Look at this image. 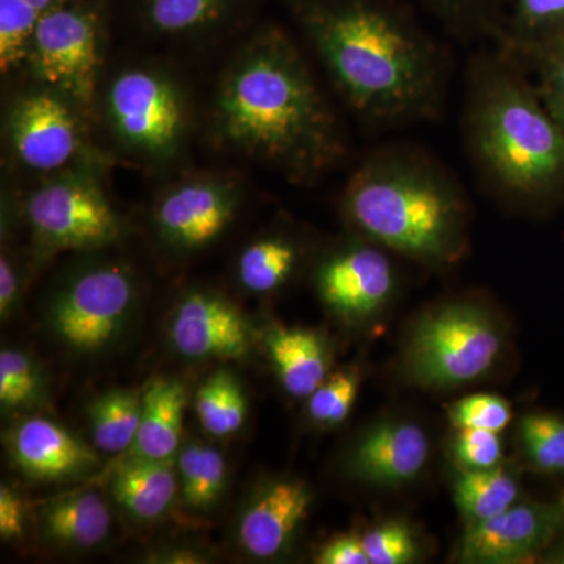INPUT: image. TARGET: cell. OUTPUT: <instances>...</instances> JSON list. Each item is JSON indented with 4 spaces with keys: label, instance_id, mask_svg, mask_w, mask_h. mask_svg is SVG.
<instances>
[{
    "label": "cell",
    "instance_id": "obj_1",
    "mask_svg": "<svg viewBox=\"0 0 564 564\" xmlns=\"http://www.w3.org/2000/svg\"><path fill=\"white\" fill-rule=\"evenodd\" d=\"M214 147L296 185L323 180L347 158L343 122L299 44L259 25L223 66L207 117Z\"/></svg>",
    "mask_w": 564,
    "mask_h": 564
},
{
    "label": "cell",
    "instance_id": "obj_2",
    "mask_svg": "<svg viewBox=\"0 0 564 564\" xmlns=\"http://www.w3.org/2000/svg\"><path fill=\"white\" fill-rule=\"evenodd\" d=\"M358 120L377 128L440 117L447 62L393 0H281Z\"/></svg>",
    "mask_w": 564,
    "mask_h": 564
},
{
    "label": "cell",
    "instance_id": "obj_3",
    "mask_svg": "<svg viewBox=\"0 0 564 564\" xmlns=\"http://www.w3.org/2000/svg\"><path fill=\"white\" fill-rule=\"evenodd\" d=\"M507 52L475 58L463 132L474 165L503 198L536 203L564 188V129Z\"/></svg>",
    "mask_w": 564,
    "mask_h": 564
},
{
    "label": "cell",
    "instance_id": "obj_4",
    "mask_svg": "<svg viewBox=\"0 0 564 564\" xmlns=\"http://www.w3.org/2000/svg\"><path fill=\"white\" fill-rule=\"evenodd\" d=\"M343 210L362 239L432 267L462 258L467 203L458 181L421 151L388 147L356 165Z\"/></svg>",
    "mask_w": 564,
    "mask_h": 564
},
{
    "label": "cell",
    "instance_id": "obj_5",
    "mask_svg": "<svg viewBox=\"0 0 564 564\" xmlns=\"http://www.w3.org/2000/svg\"><path fill=\"white\" fill-rule=\"evenodd\" d=\"M96 121L117 154L148 170L184 158L195 131V106L187 85L169 66L131 62L104 76Z\"/></svg>",
    "mask_w": 564,
    "mask_h": 564
},
{
    "label": "cell",
    "instance_id": "obj_6",
    "mask_svg": "<svg viewBox=\"0 0 564 564\" xmlns=\"http://www.w3.org/2000/svg\"><path fill=\"white\" fill-rule=\"evenodd\" d=\"M107 0H61L36 25L22 69L96 122L104 76Z\"/></svg>",
    "mask_w": 564,
    "mask_h": 564
},
{
    "label": "cell",
    "instance_id": "obj_7",
    "mask_svg": "<svg viewBox=\"0 0 564 564\" xmlns=\"http://www.w3.org/2000/svg\"><path fill=\"white\" fill-rule=\"evenodd\" d=\"M107 162L84 163L41 177L22 202V215L41 252L102 250L122 234L120 214L104 187Z\"/></svg>",
    "mask_w": 564,
    "mask_h": 564
},
{
    "label": "cell",
    "instance_id": "obj_8",
    "mask_svg": "<svg viewBox=\"0 0 564 564\" xmlns=\"http://www.w3.org/2000/svg\"><path fill=\"white\" fill-rule=\"evenodd\" d=\"M91 126L61 91L31 80L6 104L3 144L18 170L41 180L84 163L107 162L93 144Z\"/></svg>",
    "mask_w": 564,
    "mask_h": 564
},
{
    "label": "cell",
    "instance_id": "obj_9",
    "mask_svg": "<svg viewBox=\"0 0 564 564\" xmlns=\"http://www.w3.org/2000/svg\"><path fill=\"white\" fill-rule=\"evenodd\" d=\"M502 348V332L488 311L473 303L445 304L415 325L404 370L422 388H462L484 378Z\"/></svg>",
    "mask_w": 564,
    "mask_h": 564
},
{
    "label": "cell",
    "instance_id": "obj_10",
    "mask_svg": "<svg viewBox=\"0 0 564 564\" xmlns=\"http://www.w3.org/2000/svg\"><path fill=\"white\" fill-rule=\"evenodd\" d=\"M137 302V282L121 262L82 265L58 285L50 304L52 333L70 350L96 352L124 329Z\"/></svg>",
    "mask_w": 564,
    "mask_h": 564
},
{
    "label": "cell",
    "instance_id": "obj_11",
    "mask_svg": "<svg viewBox=\"0 0 564 564\" xmlns=\"http://www.w3.org/2000/svg\"><path fill=\"white\" fill-rule=\"evenodd\" d=\"M242 199V185L232 173L187 174L155 196L152 228L170 250L182 254L206 250L231 228Z\"/></svg>",
    "mask_w": 564,
    "mask_h": 564
},
{
    "label": "cell",
    "instance_id": "obj_12",
    "mask_svg": "<svg viewBox=\"0 0 564 564\" xmlns=\"http://www.w3.org/2000/svg\"><path fill=\"white\" fill-rule=\"evenodd\" d=\"M315 288L334 314L364 321L380 313L392 299L397 273L388 250L361 237L318 262Z\"/></svg>",
    "mask_w": 564,
    "mask_h": 564
},
{
    "label": "cell",
    "instance_id": "obj_13",
    "mask_svg": "<svg viewBox=\"0 0 564 564\" xmlns=\"http://www.w3.org/2000/svg\"><path fill=\"white\" fill-rule=\"evenodd\" d=\"M564 530L563 503H514L503 513L469 522L462 540L464 563L513 564L541 554Z\"/></svg>",
    "mask_w": 564,
    "mask_h": 564
},
{
    "label": "cell",
    "instance_id": "obj_14",
    "mask_svg": "<svg viewBox=\"0 0 564 564\" xmlns=\"http://www.w3.org/2000/svg\"><path fill=\"white\" fill-rule=\"evenodd\" d=\"M174 350L187 359H239L250 351L251 332L242 313L218 293L182 296L170 322Z\"/></svg>",
    "mask_w": 564,
    "mask_h": 564
},
{
    "label": "cell",
    "instance_id": "obj_15",
    "mask_svg": "<svg viewBox=\"0 0 564 564\" xmlns=\"http://www.w3.org/2000/svg\"><path fill=\"white\" fill-rule=\"evenodd\" d=\"M429 434L419 423L392 419L364 434L348 459V473L366 484L399 488L411 484L430 462Z\"/></svg>",
    "mask_w": 564,
    "mask_h": 564
},
{
    "label": "cell",
    "instance_id": "obj_16",
    "mask_svg": "<svg viewBox=\"0 0 564 564\" xmlns=\"http://www.w3.org/2000/svg\"><path fill=\"white\" fill-rule=\"evenodd\" d=\"M313 494L299 480L281 478L252 497L239 522V541L248 555L273 560L291 547L310 514Z\"/></svg>",
    "mask_w": 564,
    "mask_h": 564
},
{
    "label": "cell",
    "instance_id": "obj_17",
    "mask_svg": "<svg viewBox=\"0 0 564 564\" xmlns=\"http://www.w3.org/2000/svg\"><path fill=\"white\" fill-rule=\"evenodd\" d=\"M10 454L33 480L62 481L80 477L98 464L88 445L58 423L29 417L10 433Z\"/></svg>",
    "mask_w": 564,
    "mask_h": 564
},
{
    "label": "cell",
    "instance_id": "obj_18",
    "mask_svg": "<svg viewBox=\"0 0 564 564\" xmlns=\"http://www.w3.org/2000/svg\"><path fill=\"white\" fill-rule=\"evenodd\" d=\"M251 0H137L141 29L155 39H209L239 20Z\"/></svg>",
    "mask_w": 564,
    "mask_h": 564
},
{
    "label": "cell",
    "instance_id": "obj_19",
    "mask_svg": "<svg viewBox=\"0 0 564 564\" xmlns=\"http://www.w3.org/2000/svg\"><path fill=\"white\" fill-rule=\"evenodd\" d=\"M187 404L184 384L158 378L143 393L139 433L126 458L173 459L180 451L182 421Z\"/></svg>",
    "mask_w": 564,
    "mask_h": 564
},
{
    "label": "cell",
    "instance_id": "obj_20",
    "mask_svg": "<svg viewBox=\"0 0 564 564\" xmlns=\"http://www.w3.org/2000/svg\"><path fill=\"white\" fill-rule=\"evenodd\" d=\"M265 347L282 388L295 399H307L328 377V350L317 333L276 326Z\"/></svg>",
    "mask_w": 564,
    "mask_h": 564
},
{
    "label": "cell",
    "instance_id": "obj_21",
    "mask_svg": "<svg viewBox=\"0 0 564 564\" xmlns=\"http://www.w3.org/2000/svg\"><path fill=\"white\" fill-rule=\"evenodd\" d=\"M110 486L126 513L139 521H154L176 497V469L173 459L126 458L115 470Z\"/></svg>",
    "mask_w": 564,
    "mask_h": 564
},
{
    "label": "cell",
    "instance_id": "obj_22",
    "mask_svg": "<svg viewBox=\"0 0 564 564\" xmlns=\"http://www.w3.org/2000/svg\"><path fill=\"white\" fill-rule=\"evenodd\" d=\"M40 525L43 536L52 543L90 549L109 536L110 508L98 492H79L43 507Z\"/></svg>",
    "mask_w": 564,
    "mask_h": 564
},
{
    "label": "cell",
    "instance_id": "obj_23",
    "mask_svg": "<svg viewBox=\"0 0 564 564\" xmlns=\"http://www.w3.org/2000/svg\"><path fill=\"white\" fill-rule=\"evenodd\" d=\"M303 261L299 240L284 232H273L252 240L237 259V280L254 295L278 292L292 280Z\"/></svg>",
    "mask_w": 564,
    "mask_h": 564
},
{
    "label": "cell",
    "instance_id": "obj_24",
    "mask_svg": "<svg viewBox=\"0 0 564 564\" xmlns=\"http://www.w3.org/2000/svg\"><path fill=\"white\" fill-rule=\"evenodd\" d=\"M503 51L521 55L564 35V0H508L499 32Z\"/></svg>",
    "mask_w": 564,
    "mask_h": 564
},
{
    "label": "cell",
    "instance_id": "obj_25",
    "mask_svg": "<svg viewBox=\"0 0 564 564\" xmlns=\"http://www.w3.org/2000/svg\"><path fill=\"white\" fill-rule=\"evenodd\" d=\"M143 411V395L131 389L102 393L88 410L91 440L102 454L124 455L132 447Z\"/></svg>",
    "mask_w": 564,
    "mask_h": 564
},
{
    "label": "cell",
    "instance_id": "obj_26",
    "mask_svg": "<svg viewBox=\"0 0 564 564\" xmlns=\"http://www.w3.org/2000/svg\"><path fill=\"white\" fill-rule=\"evenodd\" d=\"M519 484L502 467L484 470L463 469L456 478V507L469 522L486 521L518 503Z\"/></svg>",
    "mask_w": 564,
    "mask_h": 564
},
{
    "label": "cell",
    "instance_id": "obj_27",
    "mask_svg": "<svg viewBox=\"0 0 564 564\" xmlns=\"http://www.w3.org/2000/svg\"><path fill=\"white\" fill-rule=\"evenodd\" d=\"M248 403L242 386L234 375L218 370L196 393V414L212 436L226 437L239 432L247 421Z\"/></svg>",
    "mask_w": 564,
    "mask_h": 564
},
{
    "label": "cell",
    "instance_id": "obj_28",
    "mask_svg": "<svg viewBox=\"0 0 564 564\" xmlns=\"http://www.w3.org/2000/svg\"><path fill=\"white\" fill-rule=\"evenodd\" d=\"M182 497L192 510H209L225 488L226 463L221 452L203 443H191L177 458Z\"/></svg>",
    "mask_w": 564,
    "mask_h": 564
},
{
    "label": "cell",
    "instance_id": "obj_29",
    "mask_svg": "<svg viewBox=\"0 0 564 564\" xmlns=\"http://www.w3.org/2000/svg\"><path fill=\"white\" fill-rule=\"evenodd\" d=\"M444 28L462 36L502 29L508 0H415Z\"/></svg>",
    "mask_w": 564,
    "mask_h": 564
},
{
    "label": "cell",
    "instance_id": "obj_30",
    "mask_svg": "<svg viewBox=\"0 0 564 564\" xmlns=\"http://www.w3.org/2000/svg\"><path fill=\"white\" fill-rule=\"evenodd\" d=\"M519 440L527 462L538 473L564 474V417L549 413L527 414L519 422Z\"/></svg>",
    "mask_w": 564,
    "mask_h": 564
},
{
    "label": "cell",
    "instance_id": "obj_31",
    "mask_svg": "<svg viewBox=\"0 0 564 564\" xmlns=\"http://www.w3.org/2000/svg\"><path fill=\"white\" fill-rule=\"evenodd\" d=\"M39 366L24 351L3 348L0 352V403L7 410H20L39 403L43 397Z\"/></svg>",
    "mask_w": 564,
    "mask_h": 564
},
{
    "label": "cell",
    "instance_id": "obj_32",
    "mask_svg": "<svg viewBox=\"0 0 564 564\" xmlns=\"http://www.w3.org/2000/svg\"><path fill=\"white\" fill-rule=\"evenodd\" d=\"M358 389L359 378L356 372H339L326 377V380L307 397V413L321 425H339L350 415Z\"/></svg>",
    "mask_w": 564,
    "mask_h": 564
},
{
    "label": "cell",
    "instance_id": "obj_33",
    "mask_svg": "<svg viewBox=\"0 0 564 564\" xmlns=\"http://www.w3.org/2000/svg\"><path fill=\"white\" fill-rule=\"evenodd\" d=\"M370 564H408L419 556V543L410 525L389 521L361 538Z\"/></svg>",
    "mask_w": 564,
    "mask_h": 564
},
{
    "label": "cell",
    "instance_id": "obj_34",
    "mask_svg": "<svg viewBox=\"0 0 564 564\" xmlns=\"http://www.w3.org/2000/svg\"><path fill=\"white\" fill-rule=\"evenodd\" d=\"M513 57L530 58L536 66V90L552 117L564 129V44H544Z\"/></svg>",
    "mask_w": 564,
    "mask_h": 564
},
{
    "label": "cell",
    "instance_id": "obj_35",
    "mask_svg": "<svg viewBox=\"0 0 564 564\" xmlns=\"http://www.w3.org/2000/svg\"><path fill=\"white\" fill-rule=\"evenodd\" d=\"M448 414L458 430H488L496 433H502L513 417L507 400L492 393H475L458 400L452 404Z\"/></svg>",
    "mask_w": 564,
    "mask_h": 564
},
{
    "label": "cell",
    "instance_id": "obj_36",
    "mask_svg": "<svg viewBox=\"0 0 564 564\" xmlns=\"http://www.w3.org/2000/svg\"><path fill=\"white\" fill-rule=\"evenodd\" d=\"M454 454L462 469H494L500 466L503 458L502 437L500 433L488 430H458Z\"/></svg>",
    "mask_w": 564,
    "mask_h": 564
},
{
    "label": "cell",
    "instance_id": "obj_37",
    "mask_svg": "<svg viewBox=\"0 0 564 564\" xmlns=\"http://www.w3.org/2000/svg\"><path fill=\"white\" fill-rule=\"evenodd\" d=\"M24 505L10 486H0V536L3 541L18 540L24 534Z\"/></svg>",
    "mask_w": 564,
    "mask_h": 564
},
{
    "label": "cell",
    "instance_id": "obj_38",
    "mask_svg": "<svg viewBox=\"0 0 564 564\" xmlns=\"http://www.w3.org/2000/svg\"><path fill=\"white\" fill-rule=\"evenodd\" d=\"M315 562L321 564H370L361 538L337 536L323 545Z\"/></svg>",
    "mask_w": 564,
    "mask_h": 564
},
{
    "label": "cell",
    "instance_id": "obj_39",
    "mask_svg": "<svg viewBox=\"0 0 564 564\" xmlns=\"http://www.w3.org/2000/svg\"><path fill=\"white\" fill-rule=\"evenodd\" d=\"M20 263L14 261L9 251L0 256V315L3 321L10 317L18 303L21 292Z\"/></svg>",
    "mask_w": 564,
    "mask_h": 564
},
{
    "label": "cell",
    "instance_id": "obj_40",
    "mask_svg": "<svg viewBox=\"0 0 564 564\" xmlns=\"http://www.w3.org/2000/svg\"><path fill=\"white\" fill-rule=\"evenodd\" d=\"M61 0H0V7L17 11L28 18L33 24H39L41 18L57 6Z\"/></svg>",
    "mask_w": 564,
    "mask_h": 564
},
{
    "label": "cell",
    "instance_id": "obj_41",
    "mask_svg": "<svg viewBox=\"0 0 564 564\" xmlns=\"http://www.w3.org/2000/svg\"><path fill=\"white\" fill-rule=\"evenodd\" d=\"M551 562L564 564V545H562L560 549H556L554 554L551 555Z\"/></svg>",
    "mask_w": 564,
    "mask_h": 564
},
{
    "label": "cell",
    "instance_id": "obj_42",
    "mask_svg": "<svg viewBox=\"0 0 564 564\" xmlns=\"http://www.w3.org/2000/svg\"><path fill=\"white\" fill-rule=\"evenodd\" d=\"M552 43H563L564 44V35L562 36V39L552 41Z\"/></svg>",
    "mask_w": 564,
    "mask_h": 564
}]
</instances>
